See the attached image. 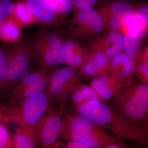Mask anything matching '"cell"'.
<instances>
[{
  "instance_id": "cell-13",
  "label": "cell",
  "mask_w": 148,
  "mask_h": 148,
  "mask_svg": "<svg viewBox=\"0 0 148 148\" xmlns=\"http://www.w3.org/2000/svg\"><path fill=\"white\" fill-rule=\"evenodd\" d=\"M65 35L61 49V56L64 64L81 69L84 65L88 53L79 40L71 36Z\"/></svg>"
},
{
  "instance_id": "cell-28",
  "label": "cell",
  "mask_w": 148,
  "mask_h": 148,
  "mask_svg": "<svg viewBox=\"0 0 148 148\" xmlns=\"http://www.w3.org/2000/svg\"><path fill=\"white\" fill-rule=\"evenodd\" d=\"M7 47L0 46V95L7 60Z\"/></svg>"
},
{
  "instance_id": "cell-17",
  "label": "cell",
  "mask_w": 148,
  "mask_h": 148,
  "mask_svg": "<svg viewBox=\"0 0 148 148\" xmlns=\"http://www.w3.org/2000/svg\"><path fill=\"white\" fill-rule=\"evenodd\" d=\"M124 35L117 31H111L102 42V48L94 51L104 53L110 59L119 54L124 49Z\"/></svg>"
},
{
  "instance_id": "cell-12",
  "label": "cell",
  "mask_w": 148,
  "mask_h": 148,
  "mask_svg": "<svg viewBox=\"0 0 148 148\" xmlns=\"http://www.w3.org/2000/svg\"><path fill=\"white\" fill-rule=\"evenodd\" d=\"M132 79L124 80L109 74L93 78L89 85L100 99L107 101L115 97Z\"/></svg>"
},
{
  "instance_id": "cell-11",
  "label": "cell",
  "mask_w": 148,
  "mask_h": 148,
  "mask_svg": "<svg viewBox=\"0 0 148 148\" xmlns=\"http://www.w3.org/2000/svg\"><path fill=\"white\" fill-rule=\"evenodd\" d=\"M24 2L36 23L42 28L59 29L64 16L58 14L47 0H25Z\"/></svg>"
},
{
  "instance_id": "cell-33",
  "label": "cell",
  "mask_w": 148,
  "mask_h": 148,
  "mask_svg": "<svg viewBox=\"0 0 148 148\" xmlns=\"http://www.w3.org/2000/svg\"><path fill=\"white\" fill-rule=\"evenodd\" d=\"M141 133L148 147V114L142 126L140 127Z\"/></svg>"
},
{
  "instance_id": "cell-20",
  "label": "cell",
  "mask_w": 148,
  "mask_h": 148,
  "mask_svg": "<svg viewBox=\"0 0 148 148\" xmlns=\"http://www.w3.org/2000/svg\"><path fill=\"white\" fill-rule=\"evenodd\" d=\"M14 19L7 18L0 27V39L6 42L14 43L20 40L21 24Z\"/></svg>"
},
{
  "instance_id": "cell-24",
  "label": "cell",
  "mask_w": 148,
  "mask_h": 148,
  "mask_svg": "<svg viewBox=\"0 0 148 148\" xmlns=\"http://www.w3.org/2000/svg\"><path fill=\"white\" fill-rule=\"evenodd\" d=\"M56 12L61 16H64L70 13L73 5L71 0H47Z\"/></svg>"
},
{
  "instance_id": "cell-26",
  "label": "cell",
  "mask_w": 148,
  "mask_h": 148,
  "mask_svg": "<svg viewBox=\"0 0 148 148\" xmlns=\"http://www.w3.org/2000/svg\"><path fill=\"white\" fill-rule=\"evenodd\" d=\"M13 148L12 137L6 125L0 123V148Z\"/></svg>"
},
{
  "instance_id": "cell-4",
  "label": "cell",
  "mask_w": 148,
  "mask_h": 148,
  "mask_svg": "<svg viewBox=\"0 0 148 148\" xmlns=\"http://www.w3.org/2000/svg\"><path fill=\"white\" fill-rule=\"evenodd\" d=\"M110 104L130 124L141 127L148 114V84L132 79Z\"/></svg>"
},
{
  "instance_id": "cell-19",
  "label": "cell",
  "mask_w": 148,
  "mask_h": 148,
  "mask_svg": "<svg viewBox=\"0 0 148 148\" xmlns=\"http://www.w3.org/2000/svg\"><path fill=\"white\" fill-rule=\"evenodd\" d=\"M123 47L125 52L137 67L143 50L142 40L126 33L123 36Z\"/></svg>"
},
{
  "instance_id": "cell-27",
  "label": "cell",
  "mask_w": 148,
  "mask_h": 148,
  "mask_svg": "<svg viewBox=\"0 0 148 148\" xmlns=\"http://www.w3.org/2000/svg\"><path fill=\"white\" fill-rule=\"evenodd\" d=\"M134 75L142 82L148 84V62L140 61L135 69Z\"/></svg>"
},
{
  "instance_id": "cell-5",
  "label": "cell",
  "mask_w": 148,
  "mask_h": 148,
  "mask_svg": "<svg viewBox=\"0 0 148 148\" xmlns=\"http://www.w3.org/2000/svg\"><path fill=\"white\" fill-rule=\"evenodd\" d=\"M65 34L60 29L42 28L31 41L37 69L50 72L64 64L61 49Z\"/></svg>"
},
{
  "instance_id": "cell-9",
  "label": "cell",
  "mask_w": 148,
  "mask_h": 148,
  "mask_svg": "<svg viewBox=\"0 0 148 148\" xmlns=\"http://www.w3.org/2000/svg\"><path fill=\"white\" fill-rule=\"evenodd\" d=\"M105 27L98 10L94 8L77 9L71 20L69 34L79 41L99 36Z\"/></svg>"
},
{
  "instance_id": "cell-25",
  "label": "cell",
  "mask_w": 148,
  "mask_h": 148,
  "mask_svg": "<svg viewBox=\"0 0 148 148\" xmlns=\"http://www.w3.org/2000/svg\"><path fill=\"white\" fill-rule=\"evenodd\" d=\"M14 6L10 0H0V27L13 13Z\"/></svg>"
},
{
  "instance_id": "cell-35",
  "label": "cell",
  "mask_w": 148,
  "mask_h": 148,
  "mask_svg": "<svg viewBox=\"0 0 148 148\" xmlns=\"http://www.w3.org/2000/svg\"></svg>"
},
{
  "instance_id": "cell-6",
  "label": "cell",
  "mask_w": 148,
  "mask_h": 148,
  "mask_svg": "<svg viewBox=\"0 0 148 148\" xmlns=\"http://www.w3.org/2000/svg\"><path fill=\"white\" fill-rule=\"evenodd\" d=\"M7 60L1 95L27 74L34 71V51L30 40H20L7 47Z\"/></svg>"
},
{
  "instance_id": "cell-1",
  "label": "cell",
  "mask_w": 148,
  "mask_h": 148,
  "mask_svg": "<svg viewBox=\"0 0 148 148\" xmlns=\"http://www.w3.org/2000/svg\"><path fill=\"white\" fill-rule=\"evenodd\" d=\"M75 108L76 115L109 131L118 139L130 140L147 147L140 127L128 123L106 101L100 99Z\"/></svg>"
},
{
  "instance_id": "cell-30",
  "label": "cell",
  "mask_w": 148,
  "mask_h": 148,
  "mask_svg": "<svg viewBox=\"0 0 148 148\" xmlns=\"http://www.w3.org/2000/svg\"><path fill=\"white\" fill-rule=\"evenodd\" d=\"M135 13L142 19L147 30L148 35V4L141 5L138 7H135Z\"/></svg>"
},
{
  "instance_id": "cell-14",
  "label": "cell",
  "mask_w": 148,
  "mask_h": 148,
  "mask_svg": "<svg viewBox=\"0 0 148 148\" xmlns=\"http://www.w3.org/2000/svg\"><path fill=\"white\" fill-rule=\"evenodd\" d=\"M50 72L37 69L27 74L9 88L4 93L3 96L6 99V103L16 102L19 95L24 90L47 76L50 73Z\"/></svg>"
},
{
  "instance_id": "cell-22",
  "label": "cell",
  "mask_w": 148,
  "mask_h": 148,
  "mask_svg": "<svg viewBox=\"0 0 148 148\" xmlns=\"http://www.w3.org/2000/svg\"><path fill=\"white\" fill-rule=\"evenodd\" d=\"M13 12L16 20L22 25L36 23L34 17L28 10L24 2H19L14 5Z\"/></svg>"
},
{
  "instance_id": "cell-34",
  "label": "cell",
  "mask_w": 148,
  "mask_h": 148,
  "mask_svg": "<svg viewBox=\"0 0 148 148\" xmlns=\"http://www.w3.org/2000/svg\"><path fill=\"white\" fill-rule=\"evenodd\" d=\"M140 61L148 62V45L146 47L145 49H143L139 62Z\"/></svg>"
},
{
  "instance_id": "cell-8",
  "label": "cell",
  "mask_w": 148,
  "mask_h": 148,
  "mask_svg": "<svg viewBox=\"0 0 148 148\" xmlns=\"http://www.w3.org/2000/svg\"><path fill=\"white\" fill-rule=\"evenodd\" d=\"M65 113L54 104L49 108L36 127L34 138L37 147L63 148L64 143L57 140L59 138Z\"/></svg>"
},
{
  "instance_id": "cell-16",
  "label": "cell",
  "mask_w": 148,
  "mask_h": 148,
  "mask_svg": "<svg viewBox=\"0 0 148 148\" xmlns=\"http://www.w3.org/2000/svg\"><path fill=\"white\" fill-rule=\"evenodd\" d=\"M136 67L125 52H121L111 59L109 73L124 80L132 78Z\"/></svg>"
},
{
  "instance_id": "cell-23",
  "label": "cell",
  "mask_w": 148,
  "mask_h": 148,
  "mask_svg": "<svg viewBox=\"0 0 148 148\" xmlns=\"http://www.w3.org/2000/svg\"><path fill=\"white\" fill-rule=\"evenodd\" d=\"M12 137L13 148H34L37 147L34 139L21 132L18 129L16 130V132Z\"/></svg>"
},
{
  "instance_id": "cell-2",
  "label": "cell",
  "mask_w": 148,
  "mask_h": 148,
  "mask_svg": "<svg viewBox=\"0 0 148 148\" xmlns=\"http://www.w3.org/2000/svg\"><path fill=\"white\" fill-rule=\"evenodd\" d=\"M59 138L84 143L90 148L127 147L123 141L106 130L76 114H68L63 117Z\"/></svg>"
},
{
  "instance_id": "cell-18",
  "label": "cell",
  "mask_w": 148,
  "mask_h": 148,
  "mask_svg": "<svg viewBox=\"0 0 148 148\" xmlns=\"http://www.w3.org/2000/svg\"><path fill=\"white\" fill-rule=\"evenodd\" d=\"M100 99L89 84L80 82L72 90L69 95V101L70 100L75 108Z\"/></svg>"
},
{
  "instance_id": "cell-15",
  "label": "cell",
  "mask_w": 148,
  "mask_h": 148,
  "mask_svg": "<svg viewBox=\"0 0 148 148\" xmlns=\"http://www.w3.org/2000/svg\"><path fill=\"white\" fill-rule=\"evenodd\" d=\"M110 59L102 52L96 51L88 54L83 66L81 68L83 75L92 78L109 73Z\"/></svg>"
},
{
  "instance_id": "cell-7",
  "label": "cell",
  "mask_w": 148,
  "mask_h": 148,
  "mask_svg": "<svg viewBox=\"0 0 148 148\" xmlns=\"http://www.w3.org/2000/svg\"><path fill=\"white\" fill-rule=\"evenodd\" d=\"M83 75L79 68L67 66L51 71L46 90L53 103L66 113L69 95Z\"/></svg>"
},
{
  "instance_id": "cell-3",
  "label": "cell",
  "mask_w": 148,
  "mask_h": 148,
  "mask_svg": "<svg viewBox=\"0 0 148 148\" xmlns=\"http://www.w3.org/2000/svg\"><path fill=\"white\" fill-rule=\"evenodd\" d=\"M6 103L9 122L15 123L17 129L34 140L37 125L49 108L54 104L46 90L17 102Z\"/></svg>"
},
{
  "instance_id": "cell-21",
  "label": "cell",
  "mask_w": 148,
  "mask_h": 148,
  "mask_svg": "<svg viewBox=\"0 0 148 148\" xmlns=\"http://www.w3.org/2000/svg\"><path fill=\"white\" fill-rule=\"evenodd\" d=\"M127 33L132 36L137 37L142 40L147 35L145 24L141 18L134 12L125 20Z\"/></svg>"
},
{
  "instance_id": "cell-29",
  "label": "cell",
  "mask_w": 148,
  "mask_h": 148,
  "mask_svg": "<svg viewBox=\"0 0 148 148\" xmlns=\"http://www.w3.org/2000/svg\"><path fill=\"white\" fill-rule=\"evenodd\" d=\"M74 8L77 9L93 8L101 0H71Z\"/></svg>"
},
{
  "instance_id": "cell-31",
  "label": "cell",
  "mask_w": 148,
  "mask_h": 148,
  "mask_svg": "<svg viewBox=\"0 0 148 148\" xmlns=\"http://www.w3.org/2000/svg\"><path fill=\"white\" fill-rule=\"evenodd\" d=\"M0 123L5 125L9 123L7 116V105L1 102H0Z\"/></svg>"
},
{
  "instance_id": "cell-32",
  "label": "cell",
  "mask_w": 148,
  "mask_h": 148,
  "mask_svg": "<svg viewBox=\"0 0 148 148\" xmlns=\"http://www.w3.org/2000/svg\"><path fill=\"white\" fill-rule=\"evenodd\" d=\"M63 148H90L89 146L86 144L75 140H67L66 143H64Z\"/></svg>"
},
{
  "instance_id": "cell-10",
  "label": "cell",
  "mask_w": 148,
  "mask_h": 148,
  "mask_svg": "<svg viewBox=\"0 0 148 148\" xmlns=\"http://www.w3.org/2000/svg\"><path fill=\"white\" fill-rule=\"evenodd\" d=\"M135 8L128 0H104L99 3L98 11L105 27L107 26L111 31H119Z\"/></svg>"
}]
</instances>
